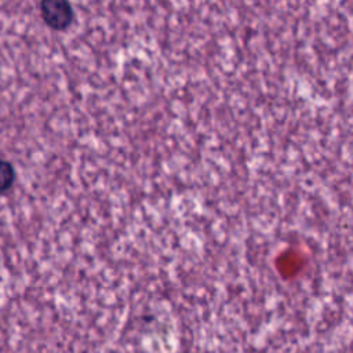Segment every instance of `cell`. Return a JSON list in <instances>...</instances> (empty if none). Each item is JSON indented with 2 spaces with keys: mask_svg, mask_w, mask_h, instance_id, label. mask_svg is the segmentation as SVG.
<instances>
[{
  "mask_svg": "<svg viewBox=\"0 0 353 353\" xmlns=\"http://www.w3.org/2000/svg\"><path fill=\"white\" fill-rule=\"evenodd\" d=\"M17 181V171L11 161L0 159V194L8 192Z\"/></svg>",
  "mask_w": 353,
  "mask_h": 353,
  "instance_id": "7a4b0ae2",
  "label": "cell"
},
{
  "mask_svg": "<svg viewBox=\"0 0 353 353\" xmlns=\"http://www.w3.org/2000/svg\"><path fill=\"white\" fill-rule=\"evenodd\" d=\"M39 11L43 22L57 32L66 30L74 21V8L66 0H43Z\"/></svg>",
  "mask_w": 353,
  "mask_h": 353,
  "instance_id": "6da1fadb",
  "label": "cell"
},
{
  "mask_svg": "<svg viewBox=\"0 0 353 353\" xmlns=\"http://www.w3.org/2000/svg\"><path fill=\"white\" fill-rule=\"evenodd\" d=\"M0 265H1V256H0Z\"/></svg>",
  "mask_w": 353,
  "mask_h": 353,
  "instance_id": "3957f363",
  "label": "cell"
}]
</instances>
